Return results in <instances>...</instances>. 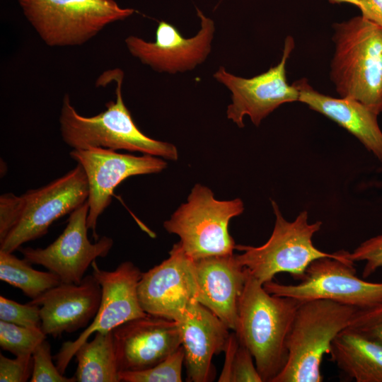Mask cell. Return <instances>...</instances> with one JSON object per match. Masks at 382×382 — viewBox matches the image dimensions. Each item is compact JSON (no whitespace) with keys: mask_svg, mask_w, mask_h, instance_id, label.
I'll use <instances>...</instances> for the list:
<instances>
[{"mask_svg":"<svg viewBox=\"0 0 382 382\" xmlns=\"http://www.w3.org/2000/svg\"><path fill=\"white\" fill-rule=\"evenodd\" d=\"M85 171L77 165L60 178L17 196L0 197V250L13 253L45 235L53 222L87 201Z\"/></svg>","mask_w":382,"mask_h":382,"instance_id":"2","label":"cell"},{"mask_svg":"<svg viewBox=\"0 0 382 382\" xmlns=\"http://www.w3.org/2000/svg\"><path fill=\"white\" fill-rule=\"evenodd\" d=\"M361 16L382 28V0H359Z\"/></svg>","mask_w":382,"mask_h":382,"instance_id":"32","label":"cell"},{"mask_svg":"<svg viewBox=\"0 0 382 382\" xmlns=\"http://www.w3.org/2000/svg\"><path fill=\"white\" fill-rule=\"evenodd\" d=\"M301 303L294 298L268 293L248 272L239 300L235 332L253 355L264 382H272L286 362V341Z\"/></svg>","mask_w":382,"mask_h":382,"instance_id":"3","label":"cell"},{"mask_svg":"<svg viewBox=\"0 0 382 382\" xmlns=\"http://www.w3.org/2000/svg\"><path fill=\"white\" fill-rule=\"evenodd\" d=\"M354 262L325 257L310 264L297 284L273 281L263 284L270 294L306 301L328 299L359 309L382 303V282H369L356 274Z\"/></svg>","mask_w":382,"mask_h":382,"instance_id":"9","label":"cell"},{"mask_svg":"<svg viewBox=\"0 0 382 382\" xmlns=\"http://www.w3.org/2000/svg\"><path fill=\"white\" fill-rule=\"evenodd\" d=\"M220 382H263L250 351L241 344L236 334H230Z\"/></svg>","mask_w":382,"mask_h":382,"instance_id":"24","label":"cell"},{"mask_svg":"<svg viewBox=\"0 0 382 382\" xmlns=\"http://www.w3.org/2000/svg\"><path fill=\"white\" fill-rule=\"evenodd\" d=\"M46 337L40 328L20 326L0 320V346L16 357L31 355Z\"/></svg>","mask_w":382,"mask_h":382,"instance_id":"25","label":"cell"},{"mask_svg":"<svg viewBox=\"0 0 382 382\" xmlns=\"http://www.w3.org/2000/svg\"><path fill=\"white\" fill-rule=\"evenodd\" d=\"M294 47V39L287 36L279 63L252 78L235 76L222 66L214 74V78L231 93V103L228 105L226 115L238 127H244L246 115L258 126L281 105L299 101L298 88L294 83L288 84L286 76V63Z\"/></svg>","mask_w":382,"mask_h":382,"instance_id":"11","label":"cell"},{"mask_svg":"<svg viewBox=\"0 0 382 382\" xmlns=\"http://www.w3.org/2000/svg\"><path fill=\"white\" fill-rule=\"evenodd\" d=\"M94 334L93 340L84 342L75 352L77 367L74 377L76 381H121L112 330Z\"/></svg>","mask_w":382,"mask_h":382,"instance_id":"22","label":"cell"},{"mask_svg":"<svg viewBox=\"0 0 382 382\" xmlns=\"http://www.w3.org/2000/svg\"><path fill=\"white\" fill-rule=\"evenodd\" d=\"M102 288L91 274L79 284L61 282L29 303L40 307L41 330L57 337L87 328L101 301Z\"/></svg>","mask_w":382,"mask_h":382,"instance_id":"17","label":"cell"},{"mask_svg":"<svg viewBox=\"0 0 382 382\" xmlns=\"http://www.w3.org/2000/svg\"><path fill=\"white\" fill-rule=\"evenodd\" d=\"M120 372L152 368L181 346L175 320L146 315L112 330Z\"/></svg>","mask_w":382,"mask_h":382,"instance_id":"16","label":"cell"},{"mask_svg":"<svg viewBox=\"0 0 382 382\" xmlns=\"http://www.w3.org/2000/svg\"><path fill=\"white\" fill-rule=\"evenodd\" d=\"M33 369V356H18L9 359L0 354V381L25 382L31 378Z\"/></svg>","mask_w":382,"mask_h":382,"instance_id":"31","label":"cell"},{"mask_svg":"<svg viewBox=\"0 0 382 382\" xmlns=\"http://www.w3.org/2000/svg\"><path fill=\"white\" fill-rule=\"evenodd\" d=\"M357 309L328 299L302 301L288 335L286 362L272 382L323 381V358Z\"/></svg>","mask_w":382,"mask_h":382,"instance_id":"5","label":"cell"},{"mask_svg":"<svg viewBox=\"0 0 382 382\" xmlns=\"http://www.w3.org/2000/svg\"><path fill=\"white\" fill-rule=\"evenodd\" d=\"M243 210L241 199L218 200L209 187L197 184L163 227L180 237L183 250L194 260L233 254L236 245L228 224Z\"/></svg>","mask_w":382,"mask_h":382,"instance_id":"8","label":"cell"},{"mask_svg":"<svg viewBox=\"0 0 382 382\" xmlns=\"http://www.w3.org/2000/svg\"><path fill=\"white\" fill-rule=\"evenodd\" d=\"M199 288L195 260L180 241L169 257L142 272L138 284L141 307L149 315L178 321L193 303L198 302Z\"/></svg>","mask_w":382,"mask_h":382,"instance_id":"13","label":"cell"},{"mask_svg":"<svg viewBox=\"0 0 382 382\" xmlns=\"http://www.w3.org/2000/svg\"><path fill=\"white\" fill-rule=\"evenodd\" d=\"M272 206L275 222L267 241L258 247L236 245V249L242 251L236 255V258L261 284L272 281L277 274L282 272L289 273L299 281L310 264L321 257L352 262L345 257L344 250L328 253L314 246L313 237L320 229L322 222L309 224L306 211L299 213L293 221H289L273 200Z\"/></svg>","mask_w":382,"mask_h":382,"instance_id":"6","label":"cell"},{"mask_svg":"<svg viewBox=\"0 0 382 382\" xmlns=\"http://www.w3.org/2000/svg\"><path fill=\"white\" fill-rule=\"evenodd\" d=\"M175 322L180 330L181 346L184 350L187 381H213L215 369L212 359L214 355L225 351L230 329L199 302L190 306Z\"/></svg>","mask_w":382,"mask_h":382,"instance_id":"18","label":"cell"},{"mask_svg":"<svg viewBox=\"0 0 382 382\" xmlns=\"http://www.w3.org/2000/svg\"><path fill=\"white\" fill-rule=\"evenodd\" d=\"M25 17L50 47L81 45L135 10L115 0H18Z\"/></svg>","mask_w":382,"mask_h":382,"instance_id":"7","label":"cell"},{"mask_svg":"<svg viewBox=\"0 0 382 382\" xmlns=\"http://www.w3.org/2000/svg\"><path fill=\"white\" fill-rule=\"evenodd\" d=\"M199 288L198 302L236 332L238 303L248 274L236 255L212 256L195 260Z\"/></svg>","mask_w":382,"mask_h":382,"instance_id":"19","label":"cell"},{"mask_svg":"<svg viewBox=\"0 0 382 382\" xmlns=\"http://www.w3.org/2000/svg\"><path fill=\"white\" fill-rule=\"evenodd\" d=\"M0 320L20 326L41 329L40 307L29 302L21 304L1 296Z\"/></svg>","mask_w":382,"mask_h":382,"instance_id":"27","label":"cell"},{"mask_svg":"<svg viewBox=\"0 0 382 382\" xmlns=\"http://www.w3.org/2000/svg\"><path fill=\"white\" fill-rule=\"evenodd\" d=\"M200 29L194 37L186 38L173 25L160 21L154 42L129 35L125 42L129 53L158 72L175 74L194 69L211 51L215 26L213 20L196 8Z\"/></svg>","mask_w":382,"mask_h":382,"instance_id":"15","label":"cell"},{"mask_svg":"<svg viewBox=\"0 0 382 382\" xmlns=\"http://www.w3.org/2000/svg\"><path fill=\"white\" fill-rule=\"evenodd\" d=\"M328 1L332 4L349 3V4H352L357 6L359 8L360 7L359 0H328Z\"/></svg>","mask_w":382,"mask_h":382,"instance_id":"33","label":"cell"},{"mask_svg":"<svg viewBox=\"0 0 382 382\" xmlns=\"http://www.w3.org/2000/svg\"><path fill=\"white\" fill-rule=\"evenodd\" d=\"M31 382H76L74 377L64 376L52 360L51 347L46 340L39 344L33 354Z\"/></svg>","mask_w":382,"mask_h":382,"instance_id":"28","label":"cell"},{"mask_svg":"<svg viewBox=\"0 0 382 382\" xmlns=\"http://www.w3.org/2000/svg\"><path fill=\"white\" fill-rule=\"evenodd\" d=\"M69 156L82 166L87 178V226L95 241L99 239L98 219L111 203L115 187L130 176L158 173L167 167L166 162L158 156H137L101 147L73 149Z\"/></svg>","mask_w":382,"mask_h":382,"instance_id":"12","label":"cell"},{"mask_svg":"<svg viewBox=\"0 0 382 382\" xmlns=\"http://www.w3.org/2000/svg\"><path fill=\"white\" fill-rule=\"evenodd\" d=\"M87 201L73 211L67 224L51 244L44 248H20L23 259L40 265L56 274L64 283L79 284L84 274L97 257H104L110 251L113 241L103 236L92 243L88 238Z\"/></svg>","mask_w":382,"mask_h":382,"instance_id":"14","label":"cell"},{"mask_svg":"<svg viewBox=\"0 0 382 382\" xmlns=\"http://www.w3.org/2000/svg\"><path fill=\"white\" fill-rule=\"evenodd\" d=\"M345 256L353 262H365L362 277H369L382 267V234L362 242L352 253L345 251Z\"/></svg>","mask_w":382,"mask_h":382,"instance_id":"29","label":"cell"},{"mask_svg":"<svg viewBox=\"0 0 382 382\" xmlns=\"http://www.w3.org/2000/svg\"><path fill=\"white\" fill-rule=\"evenodd\" d=\"M330 360L357 382H382V343L345 328L333 340Z\"/></svg>","mask_w":382,"mask_h":382,"instance_id":"21","label":"cell"},{"mask_svg":"<svg viewBox=\"0 0 382 382\" xmlns=\"http://www.w3.org/2000/svg\"><path fill=\"white\" fill-rule=\"evenodd\" d=\"M347 328L382 343V303L358 308Z\"/></svg>","mask_w":382,"mask_h":382,"instance_id":"30","label":"cell"},{"mask_svg":"<svg viewBox=\"0 0 382 382\" xmlns=\"http://www.w3.org/2000/svg\"><path fill=\"white\" fill-rule=\"evenodd\" d=\"M0 279L21 289L31 299L62 282L56 274L36 270L25 259L2 250H0Z\"/></svg>","mask_w":382,"mask_h":382,"instance_id":"23","label":"cell"},{"mask_svg":"<svg viewBox=\"0 0 382 382\" xmlns=\"http://www.w3.org/2000/svg\"><path fill=\"white\" fill-rule=\"evenodd\" d=\"M294 84L299 91V101L347 129L382 162V131L378 123L377 110L354 99L335 98L320 93L306 79Z\"/></svg>","mask_w":382,"mask_h":382,"instance_id":"20","label":"cell"},{"mask_svg":"<svg viewBox=\"0 0 382 382\" xmlns=\"http://www.w3.org/2000/svg\"><path fill=\"white\" fill-rule=\"evenodd\" d=\"M330 78L341 98L382 112V28L361 16L334 25Z\"/></svg>","mask_w":382,"mask_h":382,"instance_id":"4","label":"cell"},{"mask_svg":"<svg viewBox=\"0 0 382 382\" xmlns=\"http://www.w3.org/2000/svg\"><path fill=\"white\" fill-rule=\"evenodd\" d=\"M91 266L92 274L102 288L100 304L93 322L75 340L65 342L56 354V366L63 374L77 349L92 334L108 332L130 320L148 315L138 298L142 272L133 262H123L112 271L99 268L96 260Z\"/></svg>","mask_w":382,"mask_h":382,"instance_id":"10","label":"cell"},{"mask_svg":"<svg viewBox=\"0 0 382 382\" xmlns=\"http://www.w3.org/2000/svg\"><path fill=\"white\" fill-rule=\"evenodd\" d=\"M123 79L124 73L119 69L108 70L98 77V86H104L110 81H116V100L108 102L106 109L94 116L80 115L72 105L69 96L64 94L59 119L63 141L73 149L101 147L177 160L178 152L175 145L146 136L136 125L124 103Z\"/></svg>","mask_w":382,"mask_h":382,"instance_id":"1","label":"cell"},{"mask_svg":"<svg viewBox=\"0 0 382 382\" xmlns=\"http://www.w3.org/2000/svg\"><path fill=\"white\" fill-rule=\"evenodd\" d=\"M184 359V350L180 346L175 352L152 368L120 372V380L125 382H181Z\"/></svg>","mask_w":382,"mask_h":382,"instance_id":"26","label":"cell"}]
</instances>
